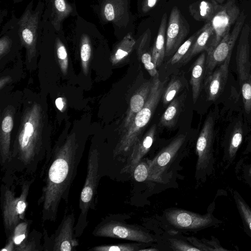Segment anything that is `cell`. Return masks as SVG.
Wrapping results in <instances>:
<instances>
[{"mask_svg":"<svg viewBox=\"0 0 251 251\" xmlns=\"http://www.w3.org/2000/svg\"><path fill=\"white\" fill-rule=\"evenodd\" d=\"M214 137V121L211 116L206 119L196 143L198 155L197 171L204 170L209 166L212 158Z\"/></svg>","mask_w":251,"mask_h":251,"instance_id":"cell-12","label":"cell"},{"mask_svg":"<svg viewBox=\"0 0 251 251\" xmlns=\"http://www.w3.org/2000/svg\"><path fill=\"white\" fill-rule=\"evenodd\" d=\"M152 83V80L143 84L131 97L129 108L122 125V133L128 128L136 114L144 106L150 94Z\"/></svg>","mask_w":251,"mask_h":251,"instance_id":"cell-17","label":"cell"},{"mask_svg":"<svg viewBox=\"0 0 251 251\" xmlns=\"http://www.w3.org/2000/svg\"><path fill=\"white\" fill-rule=\"evenodd\" d=\"M39 11L26 8L19 22L18 33L24 44L33 50L36 44L39 24Z\"/></svg>","mask_w":251,"mask_h":251,"instance_id":"cell-15","label":"cell"},{"mask_svg":"<svg viewBox=\"0 0 251 251\" xmlns=\"http://www.w3.org/2000/svg\"><path fill=\"white\" fill-rule=\"evenodd\" d=\"M15 2H18L21 0H14Z\"/></svg>","mask_w":251,"mask_h":251,"instance_id":"cell-46","label":"cell"},{"mask_svg":"<svg viewBox=\"0 0 251 251\" xmlns=\"http://www.w3.org/2000/svg\"><path fill=\"white\" fill-rule=\"evenodd\" d=\"M158 0H144L142 4V10L144 12H147L153 8L156 4Z\"/></svg>","mask_w":251,"mask_h":251,"instance_id":"cell-39","label":"cell"},{"mask_svg":"<svg viewBox=\"0 0 251 251\" xmlns=\"http://www.w3.org/2000/svg\"><path fill=\"white\" fill-rule=\"evenodd\" d=\"M185 140V135H179L153 159L147 161L149 166L150 179L157 181L161 180L163 173L180 149Z\"/></svg>","mask_w":251,"mask_h":251,"instance_id":"cell-11","label":"cell"},{"mask_svg":"<svg viewBox=\"0 0 251 251\" xmlns=\"http://www.w3.org/2000/svg\"><path fill=\"white\" fill-rule=\"evenodd\" d=\"M152 86L149 97L143 108L136 114L132 122L123 133L114 150V156L129 151L140 138L148 124L164 91V85L159 76L153 78Z\"/></svg>","mask_w":251,"mask_h":251,"instance_id":"cell-2","label":"cell"},{"mask_svg":"<svg viewBox=\"0 0 251 251\" xmlns=\"http://www.w3.org/2000/svg\"><path fill=\"white\" fill-rule=\"evenodd\" d=\"M166 21L167 14L164 13L162 17L155 42L152 49V60L156 67L161 65L165 56Z\"/></svg>","mask_w":251,"mask_h":251,"instance_id":"cell-23","label":"cell"},{"mask_svg":"<svg viewBox=\"0 0 251 251\" xmlns=\"http://www.w3.org/2000/svg\"><path fill=\"white\" fill-rule=\"evenodd\" d=\"M250 32L249 25L244 23L240 34L236 56L239 84L245 110L247 114L251 111V63L250 60L249 42Z\"/></svg>","mask_w":251,"mask_h":251,"instance_id":"cell-4","label":"cell"},{"mask_svg":"<svg viewBox=\"0 0 251 251\" xmlns=\"http://www.w3.org/2000/svg\"><path fill=\"white\" fill-rule=\"evenodd\" d=\"M189 25L178 8L173 7L170 15L166 31L165 56L176 52L189 32Z\"/></svg>","mask_w":251,"mask_h":251,"instance_id":"cell-9","label":"cell"},{"mask_svg":"<svg viewBox=\"0 0 251 251\" xmlns=\"http://www.w3.org/2000/svg\"><path fill=\"white\" fill-rule=\"evenodd\" d=\"M171 247L176 251H201V250L183 240L176 238L170 239Z\"/></svg>","mask_w":251,"mask_h":251,"instance_id":"cell-36","label":"cell"},{"mask_svg":"<svg viewBox=\"0 0 251 251\" xmlns=\"http://www.w3.org/2000/svg\"><path fill=\"white\" fill-rule=\"evenodd\" d=\"M15 245L11 239L8 238L7 242L0 251H15Z\"/></svg>","mask_w":251,"mask_h":251,"instance_id":"cell-41","label":"cell"},{"mask_svg":"<svg viewBox=\"0 0 251 251\" xmlns=\"http://www.w3.org/2000/svg\"><path fill=\"white\" fill-rule=\"evenodd\" d=\"M205 53L202 52L196 59L192 68L190 84L192 87L193 102L195 103L200 94L205 71Z\"/></svg>","mask_w":251,"mask_h":251,"instance_id":"cell-22","label":"cell"},{"mask_svg":"<svg viewBox=\"0 0 251 251\" xmlns=\"http://www.w3.org/2000/svg\"><path fill=\"white\" fill-rule=\"evenodd\" d=\"M156 125L154 124L148 131L134 144L132 152L123 168L125 172H133L135 166L141 161L142 158L149 151L155 139Z\"/></svg>","mask_w":251,"mask_h":251,"instance_id":"cell-16","label":"cell"},{"mask_svg":"<svg viewBox=\"0 0 251 251\" xmlns=\"http://www.w3.org/2000/svg\"><path fill=\"white\" fill-rule=\"evenodd\" d=\"M55 103L57 109L62 111L64 108V102L62 98H58L55 101Z\"/></svg>","mask_w":251,"mask_h":251,"instance_id":"cell-42","label":"cell"},{"mask_svg":"<svg viewBox=\"0 0 251 251\" xmlns=\"http://www.w3.org/2000/svg\"><path fill=\"white\" fill-rule=\"evenodd\" d=\"M33 180L24 182L20 195L15 197L13 192L7 188L3 193L2 217L6 231L9 234L14 226L25 220L27 206V198L30 186Z\"/></svg>","mask_w":251,"mask_h":251,"instance_id":"cell-5","label":"cell"},{"mask_svg":"<svg viewBox=\"0 0 251 251\" xmlns=\"http://www.w3.org/2000/svg\"><path fill=\"white\" fill-rule=\"evenodd\" d=\"M215 0L216 2H217L218 3L220 4H222L224 2V1L225 0Z\"/></svg>","mask_w":251,"mask_h":251,"instance_id":"cell-44","label":"cell"},{"mask_svg":"<svg viewBox=\"0 0 251 251\" xmlns=\"http://www.w3.org/2000/svg\"><path fill=\"white\" fill-rule=\"evenodd\" d=\"M95 236L109 237L149 243L155 241L153 236L135 226L113 220L102 222L93 231Z\"/></svg>","mask_w":251,"mask_h":251,"instance_id":"cell-6","label":"cell"},{"mask_svg":"<svg viewBox=\"0 0 251 251\" xmlns=\"http://www.w3.org/2000/svg\"><path fill=\"white\" fill-rule=\"evenodd\" d=\"M151 31L148 29L143 34L137 49L139 59L144 65L150 75L155 77L159 76L156 66L152 56V49L150 46Z\"/></svg>","mask_w":251,"mask_h":251,"instance_id":"cell-20","label":"cell"},{"mask_svg":"<svg viewBox=\"0 0 251 251\" xmlns=\"http://www.w3.org/2000/svg\"><path fill=\"white\" fill-rule=\"evenodd\" d=\"M169 223L174 227L187 230H198L212 225L213 220L209 213L201 215L180 209L166 212Z\"/></svg>","mask_w":251,"mask_h":251,"instance_id":"cell-10","label":"cell"},{"mask_svg":"<svg viewBox=\"0 0 251 251\" xmlns=\"http://www.w3.org/2000/svg\"><path fill=\"white\" fill-rule=\"evenodd\" d=\"M197 35L198 31L193 34L182 44L169 60L168 63L171 64L182 63L184 57L196 40Z\"/></svg>","mask_w":251,"mask_h":251,"instance_id":"cell-28","label":"cell"},{"mask_svg":"<svg viewBox=\"0 0 251 251\" xmlns=\"http://www.w3.org/2000/svg\"><path fill=\"white\" fill-rule=\"evenodd\" d=\"M180 102L178 99H175L171 101L160 118V124L168 127L173 126L178 114Z\"/></svg>","mask_w":251,"mask_h":251,"instance_id":"cell-27","label":"cell"},{"mask_svg":"<svg viewBox=\"0 0 251 251\" xmlns=\"http://www.w3.org/2000/svg\"><path fill=\"white\" fill-rule=\"evenodd\" d=\"M52 8L54 18L51 23L56 30H58L62 22L71 15L75 9L67 0H53Z\"/></svg>","mask_w":251,"mask_h":251,"instance_id":"cell-25","label":"cell"},{"mask_svg":"<svg viewBox=\"0 0 251 251\" xmlns=\"http://www.w3.org/2000/svg\"><path fill=\"white\" fill-rule=\"evenodd\" d=\"M139 244H119L98 246L90 249L93 251H136L140 249Z\"/></svg>","mask_w":251,"mask_h":251,"instance_id":"cell-29","label":"cell"},{"mask_svg":"<svg viewBox=\"0 0 251 251\" xmlns=\"http://www.w3.org/2000/svg\"><path fill=\"white\" fill-rule=\"evenodd\" d=\"M80 58L83 68L86 69L91 54V46L89 36L83 33L80 38Z\"/></svg>","mask_w":251,"mask_h":251,"instance_id":"cell-33","label":"cell"},{"mask_svg":"<svg viewBox=\"0 0 251 251\" xmlns=\"http://www.w3.org/2000/svg\"><path fill=\"white\" fill-rule=\"evenodd\" d=\"M134 178L138 182H143L150 177V170L148 163L141 161L134 168L133 171Z\"/></svg>","mask_w":251,"mask_h":251,"instance_id":"cell-34","label":"cell"},{"mask_svg":"<svg viewBox=\"0 0 251 251\" xmlns=\"http://www.w3.org/2000/svg\"><path fill=\"white\" fill-rule=\"evenodd\" d=\"M55 45L57 56L61 64L62 69L65 71L68 64V54L66 49L58 38H56Z\"/></svg>","mask_w":251,"mask_h":251,"instance_id":"cell-35","label":"cell"},{"mask_svg":"<svg viewBox=\"0 0 251 251\" xmlns=\"http://www.w3.org/2000/svg\"><path fill=\"white\" fill-rule=\"evenodd\" d=\"M187 240L190 242L192 245L199 249L201 251H214V249L207 245L206 243L202 242L198 239L197 238L194 237H187Z\"/></svg>","mask_w":251,"mask_h":251,"instance_id":"cell-37","label":"cell"},{"mask_svg":"<svg viewBox=\"0 0 251 251\" xmlns=\"http://www.w3.org/2000/svg\"><path fill=\"white\" fill-rule=\"evenodd\" d=\"M75 218L73 212L66 214L51 241V251H72L78 245L75 233Z\"/></svg>","mask_w":251,"mask_h":251,"instance_id":"cell-13","label":"cell"},{"mask_svg":"<svg viewBox=\"0 0 251 251\" xmlns=\"http://www.w3.org/2000/svg\"><path fill=\"white\" fill-rule=\"evenodd\" d=\"M30 223V220H24L16 225L9 233L8 238L15 245V251H17L28 240Z\"/></svg>","mask_w":251,"mask_h":251,"instance_id":"cell-26","label":"cell"},{"mask_svg":"<svg viewBox=\"0 0 251 251\" xmlns=\"http://www.w3.org/2000/svg\"><path fill=\"white\" fill-rule=\"evenodd\" d=\"M198 31L194 43L184 57L182 63H186L200 52L206 50L212 41L214 30L211 22L206 23Z\"/></svg>","mask_w":251,"mask_h":251,"instance_id":"cell-18","label":"cell"},{"mask_svg":"<svg viewBox=\"0 0 251 251\" xmlns=\"http://www.w3.org/2000/svg\"><path fill=\"white\" fill-rule=\"evenodd\" d=\"M99 154L96 150H93L89 154L87 174L80 195L79 208L80 212L75 226V233L76 237L81 235L88 225V211L95 207V197L99 180Z\"/></svg>","mask_w":251,"mask_h":251,"instance_id":"cell-3","label":"cell"},{"mask_svg":"<svg viewBox=\"0 0 251 251\" xmlns=\"http://www.w3.org/2000/svg\"><path fill=\"white\" fill-rule=\"evenodd\" d=\"M240 10L235 0H227L221 6L210 21L214 30V38L206 50H212L230 31L231 27L237 20Z\"/></svg>","mask_w":251,"mask_h":251,"instance_id":"cell-8","label":"cell"},{"mask_svg":"<svg viewBox=\"0 0 251 251\" xmlns=\"http://www.w3.org/2000/svg\"><path fill=\"white\" fill-rule=\"evenodd\" d=\"M249 174H250L251 175V167H250V168L249 169Z\"/></svg>","mask_w":251,"mask_h":251,"instance_id":"cell-45","label":"cell"},{"mask_svg":"<svg viewBox=\"0 0 251 251\" xmlns=\"http://www.w3.org/2000/svg\"><path fill=\"white\" fill-rule=\"evenodd\" d=\"M250 31L251 32V29H250Z\"/></svg>","mask_w":251,"mask_h":251,"instance_id":"cell-47","label":"cell"},{"mask_svg":"<svg viewBox=\"0 0 251 251\" xmlns=\"http://www.w3.org/2000/svg\"><path fill=\"white\" fill-rule=\"evenodd\" d=\"M246 19V15L244 12L241 11L231 31L226 34L212 50L207 52L205 71L206 76L213 72L218 65L231 57L233 47L240 35Z\"/></svg>","mask_w":251,"mask_h":251,"instance_id":"cell-7","label":"cell"},{"mask_svg":"<svg viewBox=\"0 0 251 251\" xmlns=\"http://www.w3.org/2000/svg\"><path fill=\"white\" fill-rule=\"evenodd\" d=\"M243 140V131L240 124H238L234 129L230 139L228 154L230 158L234 157Z\"/></svg>","mask_w":251,"mask_h":251,"instance_id":"cell-30","label":"cell"},{"mask_svg":"<svg viewBox=\"0 0 251 251\" xmlns=\"http://www.w3.org/2000/svg\"><path fill=\"white\" fill-rule=\"evenodd\" d=\"M230 57L226 59L215 71L207 76L204 88L207 100H215L224 91L228 78Z\"/></svg>","mask_w":251,"mask_h":251,"instance_id":"cell-14","label":"cell"},{"mask_svg":"<svg viewBox=\"0 0 251 251\" xmlns=\"http://www.w3.org/2000/svg\"><path fill=\"white\" fill-rule=\"evenodd\" d=\"M181 83L179 79L172 80L167 88L164 90L162 95L163 103L167 104L172 101L181 87Z\"/></svg>","mask_w":251,"mask_h":251,"instance_id":"cell-32","label":"cell"},{"mask_svg":"<svg viewBox=\"0 0 251 251\" xmlns=\"http://www.w3.org/2000/svg\"><path fill=\"white\" fill-rule=\"evenodd\" d=\"M158 251L157 249H155V248H151V249H139L138 250V251Z\"/></svg>","mask_w":251,"mask_h":251,"instance_id":"cell-43","label":"cell"},{"mask_svg":"<svg viewBox=\"0 0 251 251\" xmlns=\"http://www.w3.org/2000/svg\"><path fill=\"white\" fill-rule=\"evenodd\" d=\"M135 43L136 41L131 33L127 34L116 46L111 56L112 64L123 62L132 51Z\"/></svg>","mask_w":251,"mask_h":251,"instance_id":"cell-24","label":"cell"},{"mask_svg":"<svg viewBox=\"0 0 251 251\" xmlns=\"http://www.w3.org/2000/svg\"><path fill=\"white\" fill-rule=\"evenodd\" d=\"M9 42L6 37L1 38L0 40V53L1 55L9 47Z\"/></svg>","mask_w":251,"mask_h":251,"instance_id":"cell-40","label":"cell"},{"mask_svg":"<svg viewBox=\"0 0 251 251\" xmlns=\"http://www.w3.org/2000/svg\"><path fill=\"white\" fill-rule=\"evenodd\" d=\"M221 6L214 0H202L190 5L189 10L196 20L206 23L211 21Z\"/></svg>","mask_w":251,"mask_h":251,"instance_id":"cell-19","label":"cell"},{"mask_svg":"<svg viewBox=\"0 0 251 251\" xmlns=\"http://www.w3.org/2000/svg\"><path fill=\"white\" fill-rule=\"evenodd\" d=\"M80 160L77 146L71 140L57 148L47 160L45 184L38 202L42 206L43 222L55 221L61 201L67 202Z\"/></svg>","mask_w":251,"mask_h":251,"instance_id":"cell-1","label":"cell"},{"mask_svg":"<svg viewBox=\"0 0 251 251\" xmlns=\"http://www.w3.org/2000/svg\"><path fill=\"white\" fill-rule=\"evenodd\" d=\"M235 198L243 220L251 233V209L238 194H236Z\"/></svg>","mask_w":251,"mask_h":251,"instance_id":"cell-31","label":"cell"},{"mask_svg":"<svg viewBox=\"0 0 251 251\" xmlns=\"http://www.w3.org/2000/svg\"><path fill=\"white\" fill-rule=\"evenodd\" d=\"M13 127V120L11 116H7L3 120L1 124V129L3 132L8 134L12 130Z\"/></svg>","mask_w":251,"mask_h":251,"instance_id":"cell-38","label":"cell"},{"mask_svg":"<svg viewBox=\"0 0 251 251\" xmlns=\"http://www.w3.org/2000/svg\"><path fill=\"white\" fill-rule=\"evenodd\" d=\"M124 0H102L100 16L103 21L116 23L121 19L125 12Z\"/></svg>","mask_w":251,"mask_h":251,"instance_id":"cell-21","label":"cell"}]
</instances>
